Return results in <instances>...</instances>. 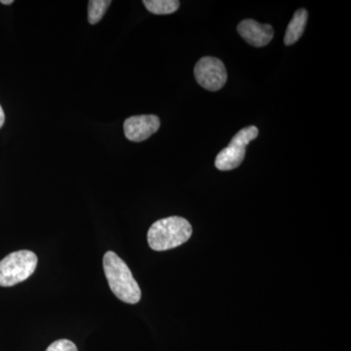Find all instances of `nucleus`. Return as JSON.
Here are the masks:
<instances>
[{
	"instance_id": "f257e3e1",
	"label": "nucleus",
	"mask_w": 351,
	"mask_h": 351,
	"mask_svg": "<svg viewBox=\"0 0 351 351\" xmlns=\"http://www.w3.org/2000/svg\"><path fill=\"white\" fill-rule=\"evenodd\" d=\"M104 270L110 290L120 301L135 304L140 302L142 292L126 263L114 252L104 256Z\"/></svg>"
},
{
	"instance_id": "f03ea898",
	"label": "nucleus",
	"mask_w": 351,
	"mask_h": 351,
	"mask_svg": "<svg viewBox=\"0 0 351 351\" xmlns=\"http://www.w3.org/2000/svg\"><path fill=\"white\" fill-rule=\"evenodd\" d=\"M193 234V228L182 217H168L156 221L147 232V242L154 251H167L186 243Z\"/></svg>"
},
{
	"instance_id": "7ed1b4c3",
	"label": "nucleus",
	"mask_w": 351,
	"mask_h": 351,
	"mask_svg": "<svg viewBox=\"0 0 351 351\" xmlns=\"http://www.w3.org/2000/svg\"><path fill=\"white\" fill-rule=\"evenodd\" d=\"M38 257L34 252L21 250L9 254L0 261V286L12 287L27 280L38 265Z\"/></svg>"
},
{
	"instance_id": "20e7f679",
	"label": "nucleus",
	"mask_w": 351,
	"mask_h": 351,
	"mask_svg": "<svg viewBox=\"0 0 351 351\" xmlns=\"http://www.w3.org/2000/svg\"><path fill=\"white\" fill-rule=\"evenodd\" d=\"M257 127L249 126L241 129L230 141V145L219 152L215 160V166L221 171H230L243 162L246 147L258 137Z\"/></svg>"
},
{
	"instance_id": "39448f33",
	"label": "nucleus",
	"mask_w": 351,
	"mask_h": 351,
	"mask_svg": "<svg viewBox=\"0 0 351 351\" xmlns=\"http://www.w3.org/2000/svg\"><path fill=\"white\" fill-rule=\"evenodd\" d=\"M195 75L200 86L209 91H219L225 86L228 73L218 58L203 57L195 64Z\"/></svg>"
},
{
	"instance_id": "423d86ee",
	"label": "nucleus",
	"mask_w": 351,
	"mask_h": 351,
	"mask_svg": "<svg viewBox=\"0 0 351 351\" xmlns=\"http://www.w3.org/2000/svg\"><path fill=\"white\" fill-rule=\"evenodd\" d=\"M159 127L160 119L156 115H135L124 122V134L131 142L140 143L156 133Z\"/></svg>"
},
{
	"instance_id": "0eeeda50",
	"label": "nucleus",
	"mask_w": 351,
	"mask_h": 351,
	"mask_svg": "<svg viewBox=\"0 0 351 351\" xmlns=\"http://www.w3.org/2000/svg\"><path fill=\"white\" fill-rule=\"evenodd\" d=\"M237 32L244 40L255 47L267 45L274 36L271 25L260 24L251 19L242 21L237 27Z\"/></svg>"
},
{
	"instance_id": "6e6552de",
	"label": "nucleus",
	"mask_w": 351,
	"mask_h": 351,
	"mask_svg": "<svg viewBox=\"0 0 351 351\" xmlns=\"http://www.w3.org/2000/svg\"><path fill=\"white\" fill-rule=\"evenodd\" d=\"M308 18V13L306 9H299L295 13L294 17L291 20L288 25L287 31H286L284 43L286 45H293L302 38Z\"/></svg>"
},
{
	"instance_id": "1a4fd4ad",
	"label": "nucleus",
	"mask_w": 351,
	"mask_h": 351,
	"mask_svg": "<svg viewBox=\"0 0 351 351\" xmlns=\"http://www.w3.org/2000/svg\"><path fill=\"white\" fill-rule=\"evenodd\" d=\"M145 8L156 15H169L179 9L178 0H145Z\"/></svg>"
},
{
	"instance_id": "9d476101",
	"label": "nucleus",
	"mask_w": 351,
	"mask_h": 351,
	"mask_svg": "<svg viewBox=\"0 0 351 351\" xmlns=\"http://www.w3.org/2000/svg\"><path fill=\"white\" fill-rule=\"evenodd\" d=\"M110 4V0H90L88 4V22L91 25L98 24Z\"/></svg>"
},
{
	"instance_id": "9b49d317",
	"label": "nucleus",
	"mask_w": 351,
	"mask_h": 351,
	"mask_svg": "<svg viewBox=\"0 0 351 351\" xmlns=\"http://www.w3.org/2000/svg\"><path fill=\"white\" fill-rule=\"evenodd\" d=\"M46 351H78L75 343L69 339H58Z\"/></svg>"
},
{
	"instance_id": "f8f14e48",
	"label": "nucleus",
	"mask_w": 351,
	"mask_h": 351,
	"mask_svg": "<svg viewBox=\"0 0 351 351\" xmlns=\"http://www.w3.org/2000/svg\"><path fill=\"white\" fill-rule=\"evenodd\" d=\"M4 121H5V115H4L3 110H2L1 106H0V128L3 126Z\"/></svg>"
},
{
	"instance_id": "ddd939ff",
	"label": "nucleus",
	"mask_w": 351,
	"mask_h": 351,
	"mask_svg": "<svg viewBox=\"0 0 351 351\" xmlns=\"http://www.w3.org/2000/svg\"><path fill=\"white\" fill-rule=\"evenodd\" d=\"M0 3L4 4V5H10L13 3V0H0Z\"/></svg>"
}]
</instances>
